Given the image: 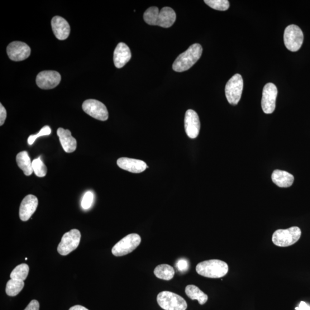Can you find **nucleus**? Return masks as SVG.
Returning a JSON list of instances; mask_svg holds the SVG:
<instances>
[{
	"label": "nucleus",
	"instance_id": "412c9836",
	"mask_svg": "<svg viewBox=\"0 0 310 310\" xmlns=\"http://www.w3.org/2000/svg\"><path fill=\"white\" fill-rule=\"evenodd\" d=\"M16 162L18 168L26 176H30L33 173L32 162L27 152L23 151L18 153L16 156Z\"/></svg>",
	"mask_w": 310,
	"mask_h": 310
},
{
	"label": "nucleus",
	"instance_id": "6e6552de",
	"mask_svg": "<svg viewBox=\"0 0 310 310\" xmlns=\"http://www.w3.org/2000/svg\"><path fill=\"white\" fill-rule=\"evenodd\" d=\"M303 40V33L300 27L294 25L286 27L284 33V42L289 51L297 52L299 50Z\"/></svg>",
	"mask_w": 310,
	"mask_h": 310
},
{
	"label": "nucleus",
	"instance_id": "423d86ee",
	"mask_svg": "<svg viewBox=\"0 0 310 310\" xmlns=\"http://www.w3.org/2000/svg\"><path fill=\"white\" fill-rule=\"evenodd\" d=\"M244 88V81L239 74L234 75L228 80L225 87V95L228 101L232 106H236L240 101Z\"/></svg>",
	"mask_w": 310,
	"mask_h": 310
},
{
	"label": "nucleus",
	"instance_id": "c85d7f7f",
	"mask_svg": "<svg viewBox=\"0 0 310 310\" xmlns=\"http://www.w3.org/2000/svg\"><path fill=\"white\" fill-rule=\"evenodd\" d=\"M94 201V194L92 192L86 193L81 202V206L84 210H88L91 208Z\"/></svg>",
	"mask_w": 310,
	"mask_h": 310
},
{
	"label": "nucleus",
	"instance_id": "a211bd4d",
	"mask_svg": "<svg viewBox=\"0 0 310 310\" xmlns=\"http://www.w3.org/2000/svg\"><path fill=\"white\" fill-rule=\"evenodd\" d=\"M132 54L130 48L123 43H120L114 51V65L118 69L123 68L131 59Z\"/></svg>",
	"mask_w": 310,
	"mask_h": 310
},
{
	"label": "nucleus",
	"instance_id": "4be33fe9",
	"mask_svg": "<svg viewBox=\"0 0 310 310\" xmlns=\"http://www.w3.org/2000/svg\"><path fill=\"white\" fill-rule=\"evenodd\" d=\"M185 293L191 299L197 300L200 304L203 305L208 301V296L194 285H188L185 287Z\"/></svg>",
	"mask_w": 310,
	"mask_h": 310
},
{
	"label": "nucleus",
	"instance_id": "bb28decb",
	"mask_svg": "<svg viewBox=\"0 0 310 310\" xmlns=\"http://www.w3.org/2000/svg\"><path fill=\"white\" fill-rule=\"evenodd\" d=\"M32 168L33 173H34L38 177H44L47 174V167L44 163V162L42 161L40 157L33 160Z\"/></svg>",
	"mask_w": 310,
	"mask_h": 310
},
{
	"label": "nucleus",
	"instance_id": "9d476101",
	"mask_svg": "<svg viewBox=\"0 0 310 310\" xmlns=\"http://www.w3.org/2000/svg\"><path fill=\"white\" fill-rule=\"evenodd\" d=\"M82 109L86 113L97 120L104 121L108 119L109 113L106 106L98 100H86L82 104Z\"/></svg>",
	"mask_w": 310,
	"mask_h": 310
},
{
	"label": "nucleus",
	"instance_id": "4468645a",
	"mask_svg": "<svg viewBox=\"0 0 310 310\" xmlns=\"http://www.w3.org/2000/svg\"><path fill=\"white\" fill-rule=\"evenodd\" d=\"M184 128L186 134L191 139H195L199 135L201 122L196 112L189 109L186 112L184 118Z\"/></svg>",
	"mask_w": 310,
	"mask_h": 310
},
{
	"label": "nucleus",
	"instance_id": "ddd939ff",
	"mask_svg": "<svg viewBox=\"0 0 310 310\" xmlns=\"http://www.w3.org/2000/svg\"><path fill=\"white\" fill-rule=\"evenodd\" d=\"M7 52L12 60L19 61L27 59L31 55V50L25 43L16 41L8 46Z\"/></svg>",
	"mask_w": 310,
	"mask_h": 310
},
{
	"label": "nucleus",
	"instance_id": "2eb2a0df",
	"mask_svg": "<svg viewBox=\"0 0 310 310\" xmlns=\"http://www.w3.org/2000/svg\"><path fill=\"white\" fill-rule=\"evenodd\" d=\"M38 205V199L35 195H28L23 199L19 210V216L23 221L29 220L33 214L36 211Z\"/></svg>",
	"mask_w": 310,
	"mask_h": 310
},
{
	"label": "nucleus",
	"instance_id": "393cba45",
	"mask_svg": "<svg viewBox=\"0 0 310 310\" xmlns=\"http://www.w3.org/2000/svg\"><path fill=\"white\" fill-rule=\"evenodd\" d=\"M30 268L26 264H21L14 269L10 275L11 279L25 281L29 273Z\"/></svg>",
	"mask_w": 310,
	"mask_h": 310
},
{
	"label": "nucleus",
	"instance_id": "c756f323",
	"mask_svg": "<svg viewBox=\"0 0 310 310\" xmlns=\"http://www.w3.org/2000/svg\"><path fill=\"white\" fill-rule=\"evenodd\" d=\"M189 267V262L187 260L184 259H181L177 261V263H176V268L180 272H185L188 271Z\"/></svg>",
	"mask_w": 310,
	"mask_h": 310
},
{
	"label": "nucleus",
	"instance_id": "f3484780",
	"mask_svg": "<svg viewBox=\"0 0 310 310\" xmlns=\"http://www.w3.org/2000/svg\"><path fill=\"white\" fill-rule=\"evenodd\" d=\"M117 163L119 168L132 173H141L149 168L144 161L128 157H121L117 160Z\"/></svg>",
	"mask_w": 310,
	"mask_h": 310
},
{
	"label": "nucleus",
	"instance_id": "cd10ccee",
	"mask_svg": "<svg viewBox=\"0 0 310 310\" xmlns=\"http://www.w3.org/2000/svg\"><path fill=\"white\" fill-rule=\"evenodd\" d=\"M51 133V130L49 126H45L42 129L39 133L36 135H31L28 137V144L31 146L33 144V142L37 139L38 137L50 135Z\"/></svg>",
	"mask_w": 310,
	"mask_h": 310
},
{
	"label": "nucleus",
	"instance_id": "7ed1b4c3",
	"mask_svg": "<svg viewBox=\"0 0 310 310\" xmlns=\"http://www.w3.org/2000/svg\"><path fill=\"white\" fill-rule=\"evenodd\" d=\"M197 273L204 277L217 279L225 276L228 273L227 263L219 260H210L199 263L196 266Z\"/></svg>",
	"mask_w": 310,
	"mask_h": 310
},
{
	"label": "nucleus",
	"instance_id": "a878e982",
	"mask_svg": "<svg viewBox=\"0 0 310 310\" xmlns=\"http://www.w3.org/2000/svg\"><path fill=\"white\" fill-rule=\"evenodd\" d=\"M204 2L210 7L218 11H225L230 7L228 0H205Z\"/></svg>",
	"mask_w": 310,
	"mask_h": 310
},
{
	"label": "nucleus",
	"instance_id": "72a5a7b5",
	"mask_svg": "<svg viewBox=\"0 0 310 310\" xmlns=\"http://www.w3.org/2000/svg\"><path fill=\"white\" fill-rule=\"evenodd\" d=\"M69 310H89L88 308L80 306V305H76V306L71 307Z\"/></svg>",
	"mask_w": 310,
	"mask_h": 310
},
{
	"label": "nucleus",
	"instance_id": "0eeeda50",
	"mask_svg": "<svg viewBox=\"0 0 310 310\" xmlns=\"http://www.w3.org/2000/svg\"><path fill=\"white\" fill-rule=\"evenodd\" d=\"M141 241V238L139 235L136 233L130 234L113 247L112 254L119 257L130 254L139 246Z\"/></svg>",
	"mask_w": 310,
	"mask_h": 310
},
{
	"label": "nucleus",
	"instance_id": "2f4dec72",
	"mask_svg": "<svg viewBox=\"0 0 310 310\" xmlns=\"http://www.w3.org/2000/svg\"><path fill=\"white\" fill-rule=\"evenodd\" d=\"M40 304L36 300H32L25 310H39Z\"/></svg>",
	"mask_w": 310,
	"mask_h": 310
},
{
	"label": "nucleus",
	"instance_id": "f8f14e48",
	"mask_svg": "<svg viewBox=\"0 0 310 310\" xmlns=\"http://www.w3.org/2000/svg\"><path fill=\"white\" fill-rule=\"evenodd\" d=\"M60 74L55 71H42L37 75L36 82L37 87L42 89H54L60 82Z\"/></svg>",
	"mask_w": 310,
	"mask_h": 310
},
{
	"label": "nucleus",
	"instance_id": "20e7f679",
	"mask_svg": "<svg viewBox=\"0 0 310 310\" xmlns=\"http://www.w3.org/2000/svg\"><path fill=\"white\" fill-rule=\"evenodd\" d=\"M157 302L164 310H185L188 308L187 302L182 297L170 292L160 293Z\"/></svg>",
	"mask_w": 310,
	"mask_h": 310
},
{
	"label": "nucleus",
	"instance_id": "7c9ffc66",
	"mask_svg": "<svg viewBox=\"0 0 310 310\" xmlns=\"http://www.w3.org/2000/svg\"><path fill=\"white\" fill-rule=\"evenodd\" d=\"M7 114L6 109L3 106L2 104H0V126H2L6 121Z\"/></svg>",
	"mask_w": 310,
	"mask_h": 310
},
{
	"label": "nucleus",
	"instance_id": "6ab92c4d",
	"mask_svg": "<svg viewBox=\"0 0 310 310\" xmlns=\"http://www.w3.org/2000/svg\"><path fill=\"white\" fill-rule=\"evenodd\" d=\"M57 135L59 136L62 147L67 153H71L77 149V140L71 135L69 130L59 128L57 130Z\"/></svg>",
	"mask_w": 310,
	"mask_h": 310
},
{
	"label": "nucleus",
	"instance_id": "f257e3e1",
	"mask_svg": "<svg viewBox=\"0 0 310 310\" xmlns=\"http://www.w3.org/2000/svg\"><path fill=\"white\" fill-rule=\"evenodd\" d=\"M176 13L173 9L164 7L159 11L158 8L152 7L147 9L144 14V21L151 26L169 28L176 20Z\"/></svg>",
	"mask_w": 310,
	"mask_h": 310
},
{
	"label": "nucleus",
	"instance_id": "39448f33",
	"mask_svg": "<svg viewBox=\"0 0 310 310\" xmlns=\"http://www.w3.org/2000/svg\"><path fill=\"white\" fill-rule=\"evenodd\" d=\"M301 231L297 226L287 230H279L274 232L273 236L274 244L280 247H287L297 242L301 236Z\"/></svg>",
	"mask_w": 310,
	"mask_h": 310
},
{
	"label": "nucleus",
	"instance_id": "aec40b11",
	"mask_svg": "<svg viewBox=\"0 0 310 310\" xmlns=\"http://www.w3.org/2000/svg\"><path fill=\"white\" fill-rule=\"evenodd\" d=\"M273 182L281 188H287L294 183V176L287 171L276 170L272 174Z\"/></svg>",
	"mask_w": 310,
	"mask_h": 310
},
{
	"label": "nucleus",
	"instance_id": "f03ea898",
	"mask_svg": "<svg viewBox=\"0 0 310 310\" xmlns=\"http://www.w3.org/2000/svg\"><path fill=\"white\" fill-rule=\"evenodd\" d=\"M202 51V47L199 44L191 46L176 59L173 65V70L176 72L188 70L201 58Z\"/></svg>",
	"mask_w": 310,
	"mask_h": 310
},
{
	"label": "nucleus",
	"instance_id": "473e14b6",
	"mask_svg": "<svg viewBox=\"0 0 310 310\" xmlns=\"http://www.w3.org/2000/svg\"><path fill=\"white\" fill-rule=\"evenodd\" d=\"M296 310H310V306L304 302H300L299 307L295 308Z\"/></svg>",
	"mask_w": 310,
	"mask_h": 310
},
{
	"label": "nucleus",
	"instance_id": "dca6fc26",
	"mask_svg": "<svg viewBox=\"0 0 310 310\" xmlns=\"http://www.w3.org/2000/svg\"><path fill=\"white\" fill-rule=\"evenodd\" d=\"M51 27L57 39L64 40L69 37L70 33V27L69 23L64 18L58 16L52 18Z\"/></svg>",
	"mask_w": 310,
	"mask_h": 310
},
{
	"label": "nucleus",
	"instance_id": "5701e85b",
	"mask_svg": "<svg viewBox=\"0 0 310 310\" xmlns=\"http://www.w3.org/2000/svg\"><path fill=\"white\" fill-rule=\"evenodd\" d=\"M154 274L157 278L170 280L174 278L175 271L173 266L168 264H161L156 267Z\"/></svg>",
	"mask_w": 310,
	"mask_h": 310
},
{
	"label": "nucleus",
	"instance_id": "b1692460",
	"mask_svg": "<svg viewBox=\"0 0 310 310\" xmlns=\"http://www.w3.org/2000/svg\"><path fill=\"white\" fill-rule=\"evenodd\" d=\"M24 287H25L24 281L11 279L7 283L6 292L8 296L15 297L22 292Z\"/></svg>",
	"mask_w": 310,
	"mask_h": 310
},
{
	"label": "nucleus",
	"instance_id": "1a4fd4ad",
	"mask_svg": "<svg viewBox=\"0 0 310 310\" xmlns=\"http://www.w3.org/2000/svg\"><path fill=\"white\" fill-rule=\"evenodd\" d=\"M80 238L81 234L78 230H72L66 233L57 248L59 254L66 256L77 249L79 245Z\"/></svg>",
	"mask_w": 310,
	"mask_h": 310
},
{
	"label": "nucleus",
	"instance_id": "9b49d317",
	"mask_svg": "<svg viewBox=\"0 0 310 310\" xmlns=\"http://www.w3.org/2000/svg\"><path fill=\"white\" fill-rule=\"evenodd\" d=\"M277 95L278 89L274 84L265 85L261 99V107L265 113L272 114L275 111Z\"/></svg>",
	"mask_w": 310,
	"mask_h": 310
}]
</instances>
